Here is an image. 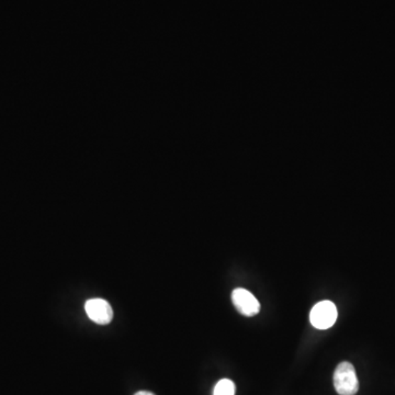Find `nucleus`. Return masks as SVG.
Instances as JSON below:
<instances>
[{"label":"nucleus","instance_id":"f257e3e1","mask_svg":"<svg viewBox=\"0 0 395 395\" xmlns=\"http://www.w3.org/2000/svg\"><path fill=\"white\" fill-rule=\"evenodd\" d=\"M334 386L339 395H355L359 390L355 366L350 362L338 364L334 374Z\"/></svg>","mask_w":395,"mask_h":395},{"label":"nucleus","instance_id":"f03ea898","mask_svg":"<svg viewBox=\"0 0 395 395\" xmlns=\"http://www.w3.org/2000/svg\"><path fill=\"white\" fill-rule=\"evenodd\" d=\"M337 319V309L331 301H322L313 307L309 321L317 329H327L333 327Z\"/></svg>","mask_w":395,"mask_h":395},{"label":"nucleus","instance_id":"7ed1b4c3","mask_svg":"<svg viewBox=\"0 0 395 395\" xmlns=\"http://www.w3.org/2000/svg\"><path fill=\"white\" fill-rule=\"evenodd\" d=\"M232 301L238 312L245 317H255L260 311V303L257 299L246 289H235L232 293Z\"/></svg>","mask_w":395,"mask_h":395},{"label":"nucleus","instance_id":"20e7f679","mask_svg":"<svg viewBox=\"0 0 395 395\" xmlns=\"http://www.w3.org/2000/svg\"><path fill=\"white\" fill-rule=\"evenodd\" d=\"M85 311L91 321L106 325L113 319L111 305L103 299H91L85 303Z\"/></svg>","mask_w":395,"mask_h":395},{"label":"nucleus","instance_id":"39448f33","mask_svg":"<svg viewBox=\"0 0 395 395\" xmlns=\"http://www.w3.org/2000/svg\"><path fill=\"white\" fill-rule=\"evenodd\" d=\"M213 395H235V384L229 379H222L215 386Z\"/></svg>","mask_w":395,"mask_h":395},{"label":"nucleus","instance_id":"423d86ee","mask_svg":"<svg viewBox=\"0 0 395 395\" xmlns=\"http://www.w3.org/2000/svg\"><path fill=\"white\" fill-rule=\"evenodd\" d=\"M135 395H155L154 393L148 392V391H140V392L136 393Z\"/></svg>","mask_w":395,"mask_h":395}]
</instances>
